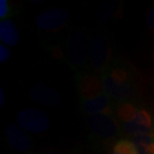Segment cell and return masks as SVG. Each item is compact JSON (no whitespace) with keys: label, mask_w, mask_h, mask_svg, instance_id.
<instances>
[{"label":"cell","mask_w":154,"mask_h":154,"mask_svg":"<svg viewBox=\"0 0 154 154\" xmlns=\"http://www.w3.org/2000/svg\"><path fill=\"white\" fill-rule=\"evenodd\" d=\"M100 79L107 96L121 104L129 103L137 92L136 80L132 74V69L118 58H111L100 72Z\"/></svg>","instance_id":"6da1fadb"},{"label":"cell","mask_w":154,"mask_h":154,"mask_svg":"<svg viewBox=\"0 0 154 154\" xmlns=\"http://www.w3.org/2000/svg\"><path fill=\"white\" fill-rule=\"evenodd\" d=\"M76 88L80 106L86 116H115L111 99L104 91L100 77L81 70L76 75Z\"/></svg>","instance_id":"7a4b0ae2"},{"label":"cell","mask_w":154,"mask_h":154,"mask_svg":"<svg viewBox=\"0 0 154 154\" xmlns=\"http://www.w3.org/2000/svg\"><path fill=\"white\" fill-rule=\"evenodd\" d=\"M122 130L132 137L142 134H154V117L144 108L132 103H122L116 109Z\"/></svg>","instance_id":"3957f363"},{"label":"cell","mask_w":154,"mask_h":154,"mask_svg":"<svg viewBox=\"0 0 154 154\" xmlns=\"http://www.w3.org/2000/svg\"><path fill=\"white\" fill-rule=\"evenodd\" d=\"M16 119L18 125L23 130L34 134L45 132L51 124L47 113L36 108H26L21 110L18 112Z\"/></svg>","instance_id":"277c9868"},{"label":"cell","mask_w":154,"mask_h":154,"mask_svg":"<svg viewBox=\"0 0 154 154\" xmlns=\"http://www.w3.org/2000/svg\"><path fill=\"white\" fill-rule=\"evenodd\" d=\"M87 125L94 136L100 140H110L120 134V128L115 116L92 115L86 116Z\"/></svg>","instance_id":"5b68a950"},{"label":"cell","mask_w":154,"mask_h":154,"mask_svg":"<svg viewBox=\"0 0 154 154\" xmlns=\"http://www.w3.org/2000/svg\"><path fill=\"white\" fill-rule=\"evenodd\" d=\"M67 60L73 69L80 68L88 60V44L85 32L78 30L71 35L67 45Z\"/></svg>","instance_id":"8992f818"},{"label":"cell","mask_w":154,"mask_h":154,"mask_svg":"<svg viewBox=\"0 0 154 154\" xmlns=\"http://www.w3.org/2000/svg\"><path fill=\"white\" fill-rule=\"evenodd\" d=\"M68 11L60 8H52L43 11L36 18V26L39 30L46 32L61 29L68 21Z\"/></svg>","instance_id":"52a82bcc"},{"label":"cell","mask_w":154,"mask_h":154,"mask_svg":"<svg viewBox=\"0 0 154 154\" xmlns=\"http://www.w3.org/2000/svg\"><path fill=\"white\" fill-rule=\"evenodd\" d=\"M91 65L94 70L102 71L111 58L109 57V43L103 35H95L91 39L90 44Z\"/></svg>","instance_id":"ba28073f"},{"label":"cell","mask_w":154,"mask_h":154,"mask_svg":"<svg viewBox=\"0 0 154 154\" xmlns=\"http://www.w3.org/2000/svg\"><path fill=\"white\" fill-rule=\"evenodd\" d=\"M29 96L35 102L52 107L59 106L62 101L59 92L47 84H35L32 86Z\"/></svg>","instance_id":"9c48e42d"},{"label":"cell","mask_w":154,"mask_h":154,"mask_svg":"<svg viewBox=\"0 0 154 154\" xmlns=\"http://www.w3.org/2000/svg\"><path fill=\"white\" fill-rule=\"evenodd\" d=\"M6 136L12 148L18 152H26L30 148L28 135L19 125L8 124L6 126Z\"/></svg>","instance_id":"30bf717a"},{"label":"cell","mask_w":154,"mask_h":154,"mask_svg":"<svg viewBox=\"0 0 154 154\" xmlns=\"http://www.w3.org/2000/svg\"><path fill=\"white\" fill-rule=\"evenodd\" d=\"M0 39L2 44L6 46H15L19 42L18 28L11 19L0 21Z\"/></svg>","instance_id":"8fae6325"},{"label":"cell","mask_w":154,"mask_h":154,"mask_svg":"<svg viewBox=\"0 0 154 154\" xmlns=\"http://www.w3.org/2000/svg\"><path fill=\"white\" fill-rule=\"evenodd\" d=\"M138 154H154V134H142L132 137Z\"/></svg>","instance_id":"7c38bea8"},{"label":"cell","mask_w":154,"mask_h":154,"mask_svg":"<svg viewBox=\"0 0 154 154\" xmlns=\"http://www.w3.org/2000/svg\"><path fill=\"white\" fill-rule=\"evenodd\" d=\"M112 154H138L136 145L131 139H119L112 147Z\"/></svg>","instance_id":"4fadbf2b"},{"label":"cell","mask_w":154,"mask_h":154,"mask_svg":"<svg viewBox=\"0 0 154 154\" xmlns=\"http://www.w3.org/2000/svg\"><path fill=\"white\" fill-rule=\"evenodd\" d=\"M13 15V10H12L11 4L8 0H1L0 1V19H9Z\"/></svg>","instance_id":"5bb4252c"},{"label":"cell","mask_w":154,"mask_h":154,"mask_svg":"<svg viewBox=\"0 0 154 154\" xmlns=\"http://www.w3.org/2000/svg\"><path fill=\"white\" fill-rule=\"evenodd\" d=\"M10 50H9V48L7 47L6 45L4 44H0V62L1 63H4L6 62L9 58H10Z\"/></svg>","instance_id":"9a60e30c"},{"label":"cell","mask_w":154,"mask_h":154,"mask_svg":"<svg viewBox=\"0 0 154 154\" xmlns=\"http://www.w3.org/2000/svg\"><path fill=\"white\" fill-rule=\"evenodd\" d=\"M146 20H147V26H148V28L154 32V6L148 11V13H147Z\"/></svg>","instance_id":"2e32d148"},{"label":"cell","mask_w":154,"mask_h":154,"mask_svg":"<svg viewBox=\"0 0 154 154\" xmlns=\"http://www.w3.org/2000/svg\"><path fill=\"white\" fill-rule=\"evenodd\" d=\"M6 102V96H5V92L3 90V88H0V105L3 106Z\"/></svg>","instance_id":"e0dca14e"},{"label":"cell","mask_w":154,"mask_h":154,"mask_svg":"<svg viewBox=\"0 0 154 154\" xmlns=\"http://www.w3.org/2000/svg\"><path fill=\"white\" fill-rule=\"evenodd\" d=\"M41 154H59V153L54 152V151H49V150H45V151H42Z\"/></svg>","instance_id":"ac0fdd59"},{"label":"cell","mask_w":154,"mask_h":154,"mask_svg":"<svg viewBox=\"0 0 154 154\" xmlns=\"http://www.w3.org/2000/svg\"><path fill=\"white\" fill-rule=\"evenodd\" d=\"M25 154H35V153H25Z\"/></svg>","instance_id":"d6986e66"}]
</instances>
